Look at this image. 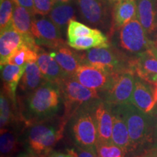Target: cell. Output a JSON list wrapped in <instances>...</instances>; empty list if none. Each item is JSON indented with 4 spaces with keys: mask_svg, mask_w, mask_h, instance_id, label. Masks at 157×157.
Wrapping results in <instances>:
<instances>
[{
    "mask_svg": "<svg viewBox=\"0 0 157 157\" xmlns=\"http://www.w3.org/2000/svg\"><path fill=\"white\" fill-rule=\"evenodd\" d=\"M39 50L40 48L39 47L32 48L28 45H23L12 55V56L9 58L7 63L24 66L29 62L36 61Z\"/></svg>",
    "mask_w": 157,
    "mask_h": 157,
    "instance_id": "obj_28",
    "label": "cell"
},
{
    "mask_svg": "<svg viewBox=\"0 0 157 157\" xmlns=\"http://www.w3.org/2000/svg\"><path fill=\"white\" fill-rule=\"evenodd\" d=\"M36 15L41 16L49 15L56 4V0H34Z\"/></svg>",
    "mask_w": 157,
    "mask_h": 157,
    "instance_id": "obj_32",
    "label": "cell"
},
{
    "mask_svg": "<svg viewBox=\"0 0 157 157\" xmlns=\"http://www.w3.org/2000/svg\"><path fill=\"white\" fill-rule=\"evenodd\" d=\"M31 33L36 44L56 50L66 46L61 30L49 17H34Z\"/></svg>",
    "mask_w": 157,
    "mask_h": 157,
    "instance_id": "obj_9",
    "label": "cell"
},
{
    "mask_svg": "<svg viewBox=\"0 0 157 157\" xmlns=\"http://www.w3.org/2000/svg\"><path fill=\"white\" fill-rule=\"evenodd\" d=\"M17 157H40V156H36V155L31 154V153H30V152H28L27 154H21L20 156H18Z\"/></svg>",
    "mask_w": 157,
    "mask_h": 157,
    "instance_id": "obj_40",
    "label": "cell"
},
{
    "mask_svg": "<svg viewBox=\"0 0 157 157\" xmlns=\"http://www.w3.org/2000/svg\"><path fill=\"white\" fill-rule=\"evenodd\" d=\"M119 1H125V0H113V2H119Z\"/></svg>",
    "mask_w": 157,
    "mask_h": 157,
    "instance_id": "obj_45",
    "label": "cell"
},
{
    "mask_svg": "<svg viewBox=\"0 0 157 157\" xmlns=\"http://www.w3.org/2000/svg\"><path fill=\"white\" fill-rule=\"evenodd\" d=\"M110 1H111V2H113V0H110Z\"/></svg>",
    "mask_w": 157,
    "mask_h": 157,
    "instance_id": "obj_46",
    "label": "cell"
},
{
    "mask_svg": "<svg viewBox=\"0 0 157 157\" xmlns=\"http://www.w3.org/2000/svg\"><path fill=\"white\" fill-rule=\"evenodd\" d=\"M137 19L147 34L157 30V5L156 0H136Z\"/></svg>",
    "mask_w": 157,
    "mask_h": 157,
    "instance_id": "obj_16",
    "label": "cell"
},
{
    "mask_svg": "<svg viewBox=\"0 0 157 157\" xmlns=\"http://www.w3.org/2000/svg\"><path fill=\"white\" fill-rule=\"evenodd\" d=\"M95 102L80 108L69 122L71 132L76 146L97 155L98 133L93 113V105Z\"/></svg>",
    "mask_w": 157,
    "mask_h": 157,
    "instance_id": "obj_6",
    "label": "cell"
},
{
    "mask_svg": "<svg viewBox=\"0 0 157 157\" xmlns=\"http://www.w3.org/2000/svg\"><path fill=\"white\" fill-rule=\"evenodd\" d=\"M48 157H71L67 153L65 154V153L61 152H58V151H52L49 155Z\"/></svg>",
    "mask_w": 157,
    "mask_h": 157,
    "instance_id": "obj_37",
    "label": "cell"
},
{
    "mask_svg": "<svg viewBox=\"0 0 157 157\" xmlns=\"http://www.w3.org/2000/svg\"><path fill=\"white\" fill-rule=\"evenodd\" d=\"M97 157H124L125 153L121 148L113 143L98 142L96 148Z\"/></svg>",
    "mask_w": 157,
    "mask_h": 157,
    "instance_id": "obj_31",
    "label": "cell"
},
{
    "mask_svg": "<svg viewBox=\"0 0 157 157\" xmlns=\"http://www.w3.org/2000/svg\"><path fill=\"white\" fill-rule=\"evenodd\" d=\"M113 129L111 141L113 144L119 146L125 153L132 150L130 138L126 123L114 108L112 107Z\"/></svg>",
    "mask_w": 157,
    "mask_h": 157,
    "instance_id": "obj_22",
    "label": "cell"
},
{
    "mask_svg": "<svg viewBox=\"0 0 157 157\" xmlns=\"http://www.w3.org/2000/svg\"><path fill=\"white\" fill-rule=\"evenodd\" d=\"M145 81L148 82L149 84H151L153 86V88H154V93L155 103H156L157 102V74L148 76Z\"/></svg>",
    "mask_w": 157,
    "mask_h": 157,
    "instance_id": "obj_35",
    "label": "cell"
},
{
    "mask_svg": "<svg viewBox=\"0 0 157 157\" xmlns=\"http://www.w3.org/2000/svg\"><path fill=\"white\" fill-rule=\"evenodd\" d=\"M135 77L130 72L116 74L110 87L102 92L101 99L111 107L131 103Z\"/></svg>",
    "mask_w": 157,
    "mask_h": 157,
    "instance_id": "obj_8",
    "label": "cell"
},
{
    "mask_svg": "<svg viewBox=\"0 0 157 157\" xmlns=\"http://www.w3.org/2000/svg\"><path fill=\"white\" fill-rule=\"evenodd\" d=\"M68 44L74 50L82 51L96 48H110V42L108 37L103 33L94 36L77 37L68 40Z\"/></svg>",
    "mask_w": 157,
    "mask_h": 157,
    "instance_id": "obj_23",
    "label": "cell"
},
{
    "mask_svg": "<svg viewBox=\"0 0 157 157\" xmlns=\"http://www.w3.org/2000/svg\"><path fill=\"white\" fill-rule=\"evenodd\" d=\"M15 99L10 97L3 91L1 92V97H0V128L1 129L9 127L11 124L15 122L17 118H19L15 113Z\"/></svg>",
    "mask_w": 157,
    "mask_h": 157,
    "instance_id": "obj_26",
    "label": "cell"
},
{
    "mask_svg": "<svg viewBox=\"0 0 157 157\" xmlns=\"http://www.w3.org/2000/svg\"><path fill=\"white\" fill-rule=\"evenodd\" d=\"M28 45L32 48H38L34 37L33 36H23L19 34L13 25L1 31L0 35V63L1 66L8 62L17 50L23 46Z\"/></svg>",
    "mask_w": 157,
    "mask_h": 157,
    "instance_id": "obj_10",
    "label": "cell"
},
{
    "mask_svg": "<svg viewBox=\"0 0 157 157\" xmlns=\"http://www.w3.org/2000/svg\"><path fill=\"white\" fill-rule=\"evenodd\" d=\"M25 66H19L7 63L1 66L2 80L3 82L2 91L15 100V91L25 71Z\"/></svg>",
    "mask_w": 157,
    "mask_h": 157,
    "instance_id": "obj_20",
    "label": "cell"
},
{
    "mask_svg": "<svg viewBox=\"0 0 157 157\" xmlns=\"http://www.w3.org/2000/svg\"><path fill=\"white\" fill-rule=\"evenodd\" d=\"M149 51L151 52V53L153 56H154L155 58H156L157 59V48H156V47H153V48H151V49H149L148 50Z\"/></svg>",
    "mask_w": 157,
    "mask_h": 157,
    "instance_id": "obj_41",
    "label": "cell"
},
{
    "mask_svg": "<svg viewBox=\"0 0 157 157\" xmlns=\"http://www.w3.org/2000/svg\"><path fill=\"white\" fill-rule=\"evenodd\" d=\"M101 31L97 29H92L91 27L78 22L76 20H71L67 26L68 40L77 37L94 36L101 34Z\"/></svg>",
    "mask_w": 157,
    "mask_h": 157,
    "instance_id": "obj_29",
    "label": "cell"
},
{
    "mask_svg": "<svg viewBox=\"0 0 157 157\" xmlns=\"http://www.w3.org/2000/svg\"><path fill=\"white\" fill-rule=\"evenodd\" d=\"M114 76L93 66L82 65L76 71L74 78L84 87L102 93L110 87Z\"/></svg>",
    "mask_w": 157,
    "mask_h": 157,
    "instance_id": "obj_11",
    "label": "cell"
},
{
    "mask_svg": "<svg viewBox=\"0 0 157 157\" xmlns=\"http://www.w3.org/2000/svg\"><path fill=\"white\" fill-rule=\"evenodd\" d=\"M135 19H137V5L135 0L117 2L112 11V32Z\"/></svg>",
    "mask_w": 157,
    "mask_h": 157,
    "instance_id": "obj_17",
    "label": "cell"
},
{
    "mask_svg": "<svg viewBox=\"0 0 157 157\" xmlns=\"http://www.w3.org/2000/svg\"><path fill=\"white\" fill-rule=\"evenodd\" d=\"M131 64L134 74L144 81L148 76L157 74V59L149 50L137 54Z\"/></svg>",
    "mask_w": 157,
    "mask_h": 157,
    "instance_id": "obj_21",
    "label": "cell"
},
{
    "mask_svg": "<svg viewBox=\"0 0 157 157\" xmlns=\"http://www.w3.org/2000/svg\"><path fill=\"white\" fill-rule=\"evenodd\" d=\"M151 157H157V141H155L151 148L145 153Z\"/></svg>",
    "mask_w": 157,
    "mask_h": 157,
    "instance_id": "obj_36",
    "label": "cell"
},
{
    "mask_svg": "<svg viewBox=\"0 0 157 157\" xmlns=\"http://www.w3.org/2000/svg\"><path fill=\"white\" fill-rule=\"evenodd\" d=\"M82 65L93 66L106 73L116 74L130 72L133 73L131 60L115 49L96 48L79 52Z\"/></svg>",
    "mask_w": 157,
    "mask_h": 157,
    "instance_id": "obj_4",
    "label": "cell"
},
{
    "mask_svg": "<svg viewBox=\"0 0 157 157\" xmlns=\"http://www.w3.org/2000/svg\"><path fill=\"white\" fill-rule=\"evenodd\" d=\"M126 123L132 148L146 143L152 142V135L156 119L143 112L131 103L113 107Z\"/></svg>",
    "mask_w": 157,
    "mask_h": 157,
    "instance_id": "obj_3",
    "label": "cell"
},
{
    "mask_svg": "<svg viewBox=\"0 0 157 157\" xmlns=\"http://www.w3.org/2000/svg\"><path fill=\"white\" fill-rule=\"evenodd\" d=\"M67 76L74 77L78 67L82 66L79 52H74L64 46L50 52Z\"/></svg>",
    "mask_w": 157,
    "mask_h": 157,
    "instance_id": "obj_19",
    "label": "cell"
},
{
    "mask_svg": "<svg viewBox=\"0 0 157 157\" xmlns=\"http://www.w3.org/2000/svg\"><path fill=\"white\" fill-rule=\"evenodd\" d=\"M93 113L97 129L98 142L112 143V107L100 99L93 104Z\"/></svg>",
    "mask_w": 157,
    "mask_h": 157,
    "instance_id": "obj_12",
    "label": "cell"
},
{
    "mask_svg": "<svg viewBox=\"0 0 157 157\" xmlns=\"http://www.w3.org/2000/svg\"><path fill=\"white\" fill-rule=\"evenodd\" d=\"M71 0H56V3H68Z\"/></svg>",
    "mask_w": 157,
    "mask_h": 157,
    "instance_id": "obj_42",
    "label": "cell"
},
{
    "mask_svg": "<svg viewBox=\"0 0 157 157\" xmlns=\"http://www.w3.org/2000/svg\"><path fill=\"white\" fill-rule=\"evenodd\" d=\"M36 63L48 82L59 85L65 78L67 77L52 55L45 52L41 49L38 52Z\"/></svg>",
    "mask_w": 157,
    "mask_h": 157,
    "instance_id": "obj_15",
    "label": "cell"
},
{
    "mask_svg": "<svg viewBox=\"0 0 157 157\" xmlns=\"http://www.w3.org/2000/svg\"><path fill=\"white\" fill-rule=\"evenodd\" d=\"M67 154L71 157H97L95 153L88 151L87 149L82 148L81 147L76 146L72 148H68Z\"/></svg>",
    "mask_w": 157,
    "mask_h": 157,
    "instance_id": "obj_33",
    "label": "cell"
},
{
    "mask_svg": "<svg viewBox=\"0 0 157 157\" xmlns=\"http://www.w3.org/2000/svg\"><path fill=\"white\" fill-rule=\"evenodd\" d=\"M79 14L94 27H103L108 19V7L104 0H76Z\"/></svg>",
    "mask_w": 157,
    "mask_h": 157,
    "instance_id": "obj_13",
    "label": "cell"
},
{
    "mask_svg": "<svg viewBox=\"0 0 157 157\" xmlns=\"http://www.w3.org/2000/svg\"><path fill=\"white\" fill-rule=\"evenodd\" d=\"M131 103L143 112L150 113L156 104L154 88L149 87L146 82L140 78H135Z\"/></svg>",
    "mask_w": 157,
    "mask_h": 157,
    "instance_id": "obj_14",
    "label": "cell"
},
{
    "mask_svg": "<svg viewBox=\"0 0 157 157\" xmlns=\"http://www.w3.org/2000/svg\"><path fill=\"white\" fill-rule=\"evenodd\" d=\"M48 17L61 30L68 26L71 20H75L76 11L69 2L56 3L49 13Z\"/></svg>",
    "mask_w": 157,
    "mask_h": 157,
    "instance_id": "obj_25",
    "label": "cell"
},
{
    "mask_svg": "<svg viewBox=\"0 0 157 157\" xmlns=\"http://www.w3.org/2000/svg\"><path fill=\"white\" fill-rule=\"evenodd\" d=\"M154 46L157 48V34H156V39H155V41H154Z\"/></svg>",
    "mask_w": 157,
    "mask_h": 157,
    "instance_id": "obj_43",
    "label": "cell"
},
{
    "mask_svg": "<svg viewBox=\"0 0 157 157\" xmlns=\"http://www.w3.org/2000/svg\"><path fill=\"white\" fill-rule=\"evenodd\" d=\"M150 114L152 116V117H154L155 119H157V102L155 104L154 109L151 110V111L150 112Z\"/></svg>",
    "mask_w": 157,
    "mask_h": 157,
    "instance_id": "obj_39",
    "label": "cell"
},
{
    "mask_svg": "<svg viewBox=\"0 0 157 157\" xmlns=\"http://www.w3.org/2000/svg\"><path fill=\"white\" fill-rule=\"evenodd\" d=\"M15 2L13 0H0V31L12 25Z\"/></svg>",
    "mask_w": 157,
    "mask_h": 157,
    "instance_id": "obj_30",
    "label": "cell"
},
{
    "mask_svg": "<svg viewBox=\"0 0 157 157\" xmlns=\"http://www.w3.org/2000/svg\"><path fill=\"white\" fill-rule=\"evenodd\" d=\"M47 82L36 61H31L25 66V71L19 82L18 88L21 93L27 95Z\"/></svg>",
    "mask_w": 157,
    "mask_h": 157,
    "instance_id": "obj_18",
    "label": "cell"
},
{
    "mask_svg": "<svg viewBox=\"0 0 157 157\" xmlns=\"http://www.w3.org/2000/svg\"><path fill=\"white\" fill-rule=\"evenodd\" d=\"M15 5L20 7H24L27 10H29L34 16L36 15L35 10L34 0H13Z\"/></svg>",
    "mask_w": 157,
    "mask_h": 157,
    "instance_id": "obj_34",
    "label": "cell"
},
{
    "mask_svg": "<svg viewBox=\"0 0 157 157\" xmlns=\"http://www.w3.org/2000/svg\"><path fill=\"white\" fill-rule=\"evenodd\" d=\"M63 103L58 84L47 82L20 100L19 117L26 127L56 117Z\"/></svg>",
    "mask_w": 157,
    "mask_h": 157,
    "instance_id": "obj_1",
    "label": "cell"
},
{
    "mask_svg": "<svg viewBox=\"0 0 157 157\" xmlns=\"http://www.w3.org/2000/svg\"><path fill=\"white\" fill-rule=\"evenodd\" d=\"M58 86L64 105L63 117L67 122L80 108L101 99L99 92L84 87L74 77L67 76Z\"/></svg>",
    "mask_w": 157,
    "mask_h": 157,
    "instance_id": "obj_5",
    "label": "cell"
},
{
    "mask_svg": "<svg viewBox=\"0 0 157 157\" xmlns=\"http://www.w3.org/2000/svg\"><path fill=\"white\" fill-rule=\"evenodd\" d=\"M155 141H157V119H156V122L155 124L154 132H153V135H152V142H155Z\"/></svg>",
    "mask_w": 157,
    "mask_h": 157,
    "instance_id": "obj_38",
    "label": "cell"
},
{
    "mask_svg": "<svg viewBox=\"0 0 157 157\" xmlns=\"http://www.w3.org/2000/svg\"><path fill=\"white\" fill-rule=\"evenodd\" d=\"M119 43L123 50L136 54L154 47V42L149 40L147 33L137 19L129 21L119 29Z\"/></svg>",
    "mask_w": 157,
    "mask_h": 157,
    "instance_id": "obj_7",
    "label": "cell"
},
{
    "mask_svg": "<svg viewBox=\"0 0 157 157\" xmlns=\"http://www.w3.org/2000/svg\"><path fill=\"white\" fill-rule=\"evenodd\" d=\"M19 135L14 129L7 128L1 129L0 151L1 157H11L18 151L20 146Z\"/></svg>",
    "mask_w": 157,
    "mask_h": 157,
    "instance_id": "obj_27",
    "label": "cell"
},
{
    "mask_svg": "<svg viewBox=\"0 0 157 157\" xmlns=\"http://www.w3.org/2000/svg\"><path fill=\"white\" fill-rule=\"evenodd\" d=\"M66 124L63 117H53L29 126L26 135L29 152L40 157H48L63 136Z\"/></svg>",
    "mask_w": 157,
    "mask_h": 157,
    "instance_id": "obj_2",
    "label": "cell"
},
{
    "mask_svg": "<svg viewBox=\"0 0 157 157\" xmlns=\"http://www.w3.org/2000/svg\"><path fill=\"white\" fill-rule=\"evenodd\" d=\"M139 157H151V156H148V155H147V154H144L143 155V156H139Z\"/></svg>",
    "mask_w": 157,
    "mask_h": 157,
    "instance_id": "obj_44",
    "label": "cell"
},
{
    "mask_svg": "<svg viewBox=\"0 0 157 157\" xmlns=\"http://www.w3.org/2000/svg\"><path fill=\"white\" fill-rule=\"evenodd\" d=\"M34 17L24 7H20L15 4L12 25L19 34L23 36H33L31 28Z\"/></svg>",
    "mask_w": 157,
    "mask_h": 157,
    "instance_id": "obj_24",
    "label": "cell"
}]
</instances>
